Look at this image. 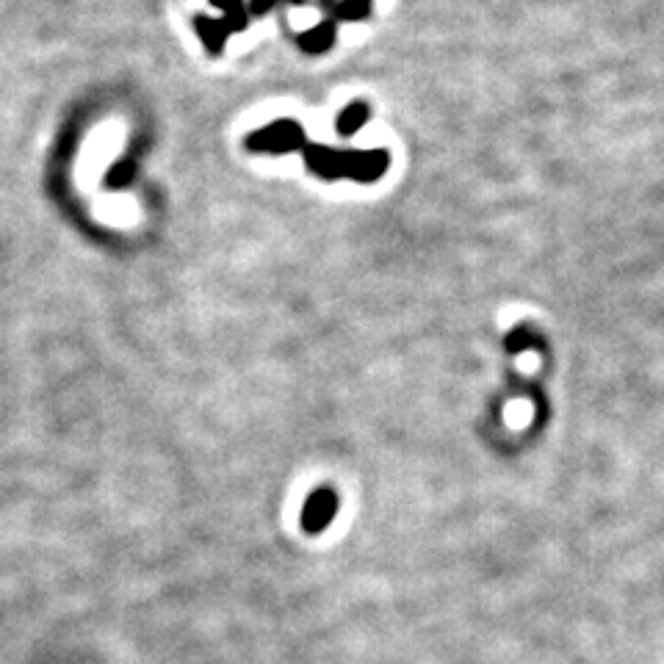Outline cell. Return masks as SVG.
<instances>
[{
    "label": "cell",
    "mask_w": 664,
    "mask_h": 664,
    "mask_svg": "<svg viewBox=\"0 0 664 664\" xmlns=\"http://www.w3.org/2000/svg\"><path fill=\"white\" fill-rule=\"evenodd\" d=\"M305 164L310 172H316L324 180H360V183H374L385 175L391 164L388 150H355V153H341L330 150L324 144H305Z\"/></svg>",
    "instance_id": "obj_1"
},
{
    "label": "cell",
    "mask_w": 664,
    "mask_h": 664,
    "mask_svg": "<svg viewBox=\"0 0 664 664\" xmlns=\"http://www.w3.org/2000/svg\"><path fill=\"white\" fill-rule=\"evenodd\" d=\"M247 147L255 153H291L305 147V131L294 119H277L261 131L249 133Z\"/></svg>",
    "instance_id": "obj_2"
},
{
    "label": "cell",
    "mask_w": 664,
    "mask_h": 664,
    "mask_svg": "<svg viewBox=\"0 0 664 664\" xmlns=\"http://www.w3.org/2000/svg\"><path fill=\"white\" fill-rule=\"evenodd\" d=\"M338 515V496L332 487H319L313 490L305 501V510H302V532L305 534H321L332 523V518Z\"/></svg>",
    "instance_id": "obj_3"
},
{
    "label": "cell",
    "mask_w": 664,
    "mask_h": 664,
    "mask_svg": "<svg viewBox=\"0 0 664 664\" xmlns=\"http://www.w3.org/2000/svg\"><path fill=\"white\" fill-rule=\"evenodd\" d=\"M194 25H197V34L202 36L205 48L211 50V53H222L227 36L236 34V31H244V28L249 25V17H222V20L197 17Z\"/></svg>",
    "instance_id": "obj_4"
},
{
    "label": "cell",
    "mask_w": 664,
    "mask_h": 664,
    "mask_svg": "<svg viewBox=\"0 0 664 664\" xmlns=\"http://www.w3.org/2000/svg\"><path fill=\"white\" fill-rule=\"evenodd\" d=\"M368 117H371V111H368V103H363V100H357V103H349V106L341 111V117H338V133L341 136H355L363 125L368 122Z\"/></svg>",
    "instance_id": "obj_5"
},
{
    "label": "cell",
    "mask_w": 664,
    "mask_h": 664,
    "mask_svg": "<svg viewBox=\"0 0 664 664\" xmlns=\"http://www.w3.org/2000/svg\"><path fill=\"white\" fill-rule=\"evenodd\" d=\"M332 42H335V23L332 20H324L308 34H299V45L308 53H324L327 48H332Z\"/></svg>",
    "instance_id": "obj_6"
},
{
    "label": "cell",
    "mask_w": 664,
    "mask_h": 664,
    "mask_svg": "<svg viewBox=\"0 0 664 664\" xmlns=\"http://www.w3.org/2000/svg\"><path fill=\"white\" fill-rule=\"evenodd\" d=\"M214 6H219L225 17H249L247 9H244V0H211Z\"/></svg>",
    "instance_id": "obj_7"
},
{
    "label": "cell",
    "mask_w": 664,
    "mask_h": 664,
    "mask_svg": "<svg viewBox=\"0 0 664 664\" xmlns=\"http://www.w3.org/2000/svg\"><path fill=\"white\" fill-rule=\"evenodd\" d=\"M274 6V0H252L249 3V12L252 14H266Z\"/></svg>",
    "instance_id": "obj_8"
},
{
    "label": "cell",
    "mask_w": 664,
    "mask_h": 664,
    "mask_svg": "<svg viewBox=\"0 0 664 664\" xmlns=\"http://www.w3.org/2000/svg\"><path fill=\"white\" fill-rule=\"evenodd\" d=\"M291 3H294V6H302V3H305V0H291Z\"/></svg>",
    "instance_id": "obj_9"
}]
</instances>
